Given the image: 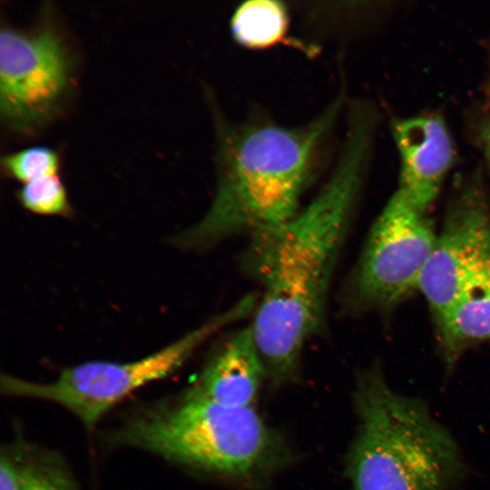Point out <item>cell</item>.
<instances>
[{"mask_svg": "<svg viewBox=\"0 0 490 490\" xmlns=\"http://www.w3.org/2000/svg\"><path fill=\"white\" fill-rule=\"evenodd\" d=\"M375 126L369 113H352L340 157L319 192L284 223L250 237L245 264L261 290L250 326L274 387L297 379L307 342L324 327Z\"/></svg>", "mask_w": 490, "mask_h": 490, "instance_id": "cell-1", "label": "cell"}, {"mask_svg": "<svg viewBox=\"0 0 490 490\" xmlns=\"http://www.w3.org/2000/svg\"><path fill=\"white\" fill-rule=\"evenodd\" d=\"M342 99L296 127L251 122L224 130L218 181L203 217L174 238L186 250L211 247L236 235L249 237L280 225L300 210L319 152Z\"/></svg>", "mask_w": 490, "mask_h": 490, "instance_id": "cell-2", "label": "cell"}, {"mask_svg": "<svg viewBox=\"0 0 490 490\" xmlns=\"http://www.w3.org/2000/svg\"><path fill=\"white\" fill-rule=\"evenodd\" d=\"M105 437L114 446L243 482L268 477L293 458L283 436L253 407L222 406L191 387L133 407Z\"/></svg>", "mask_w": 490, "mask_h": 490, "instance_id": "cell-3", "label": "cell"}, {"mask_svg": "<svg viewBox=\"0 0 490 490\" xmlns=\"http://www.w3.org/2000/svg\"><path fill=\"white\" fill-rule=\"evenodd\" d=\"M356 436L346 457L354 490H452L464 464L452 436L374 366L356 381Z\"/></svg>", "mask_w": 490, "mask_h": 490, "instance_id": "cell-4", "label": "cell"}, {"mask_svg": "<svg viewBox=\"0 0 490 490\" xmlns=\"http://www.w3.org/2000/svg\"><path fill=\"white\" fill-rule=\"evenodd\" d=\"M246 296L167 347L130 362L88 361L63 369L50 382L2 375V393L63 407L88 429L135 390L179 369L205 341L254 311Z\"/></svg>", "mask_w": 490, "mask_h": 490, "instance_id": "cell-5", "label": "cell"}, {"mask_svg": "<svg viewBox=\"0 0 490 490\" xmlns=\"http://www.w3.org/2000/svg\"><path fill=\"white\" fill-rule=\"evenodd\" d=\"M417 290L438 330L452 315L490 320V207L478 175L453 198Z\"/></svg>", "mask_w": 490, "mask_h": 490, "instance_id": "cell-6", "label": "cell"}, {"mask_svg": "<svg viewBox=\"0 0 490 490\" xmlns=\"http://www.w3.org/2000/svg\"><path fill=\"white\" fill-rule=\"evenodd\" d=\"M436 238L426 213L397 190L370 229L343 306L350 311L390 309L417 290Z\"/></svg>", "mask_w": 490, "mask_h": 490, "instance_id": "cell-7", "label": "cell"}, {"mask_svg": "<svg viewBox=\"0 0 490 490\" xmlns=\"http://www.w3.org/2000/svg\"><path fill=\"white\" fill-rule=\"evenodd\" d=\"M71 59L50 24L0 32V114L12 129L30 132L48 122L69 85Z\"/></svg>", "mask_w": 490, "mask_h": 490, "instance_id": "cell-8", "label": "cell"}, {"mask_svg": "<svg viewBox=\"0 0 490 490\" xmlns=\"http://www.w3.org/2000/svg\"><path fill=\"white\" fill-rule=\"evenodd\" d=\"M391 132L400 160L397 190L426 213L454 161L448 128L440 115L423 114L395 119Z\"/></svg>", "mask_w": 490, "mask_h": 490, "instance_id": "cell-9", "label": "cell"}, {"mask_svg": "<svg viewBox=\"0 0 490 490\" xmlns=\"http://www.w3.org/2000/svg\"><path fill=\"white\" fill-rule=\"evenodd\" d=\"M266 368L250 326L223 338L190 386L204 397L231 407H254Z\"/></svg>", "mask_w": 490, "mask_h": 490, "instance_id": "cell-10", "label": "cell"}, {"mask_svg": "<svg viewBox=\"0 0 490 490\" xmlns=\"http://www.w3.org/2000/svg\"><path fill=\"white\" fill-rule=\"evenodd\" d=\"M0 490L79 488L63 456L17 435L1 448Z\"/></svg>", "mask_w": 490, "mask_h": 490, "instance_id": "cell-11", "label": "cell"}, {"mask_svg": "<svg viewBox=\"0 0 490 490\" xmlns=\"http://www.w3.org/2000/svg\"><path fill=\"white\" fill-rule=\"evenodd\" d=\"M286 7L278 1L254 0L241 4L234 12L230 29L236 41L260 49L277 44L288 28Z\"/></svg>", "mask_w": 490, "mask_h": 490, "instance_id": "cell-12", "label": "cell"}, {"mask_svg": "<svg viewBox=\"0 0 490 490\" xmlns=\"http://www.w3.org/2000/svg\"><path fill=\"white\" fill-rule=\"evenodd\" d=\"M6 174L23 183L46 176L56 175L59 169L57 153L45 146H34L2 157Z\"/></svg>", "mask_w": 490, "mask_h": 490, "instance_id": "cell-13", "label": "cell"}, {"mask_svg": "<svg viewBox=\"0 0 490 490\" xmlns=\"http://www.w3.org/2000/svg\"><path fill=\"white\" fill-rule=\"evenodd\" d=\"M18 198L25 209L37 214L64 215L69 211L66 192L57 175L24 183Z\"/></svg>", "mask_w": 490, "mask_h": 490, "instance_id": "cell-14", "label": "cell"}, {"mask_svg": "<svg viewBox=\"0 0 490 490\" xmlns=\"http://www.w3.org/2000/svg\"><path fill=\"white\" fill-rule=\"evenodd\" d=\"M477 138L490 170V115L481 120L478 125Z\"/></svg>", "mask_w": 490, "mask_h": 490, "instance_id": "cell-15", "label": "cell"}]
</instances>
